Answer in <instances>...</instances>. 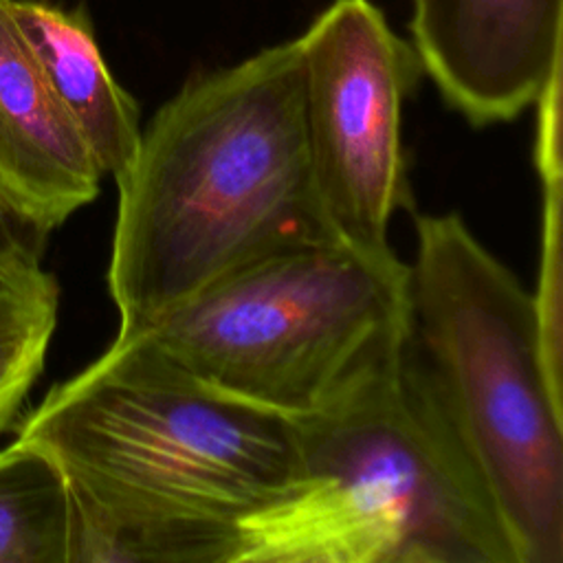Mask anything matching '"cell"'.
I'll return each mask as SVG.
<instances>
[{
    "label": "cell",
    "instance_id": "6da1fadb",
    "mask_svg": "<svg viewBox=\"0 0 563 563\" xmlns=\"http://www.w3.org/2000/svg\"><path fill=\"white\" fill-rule=\"evenodd\" d=\"M13 429L66 482L68 563H229L235 526L299 477L292 420L200 383L143 330Z\"/></svg>",
    "mask_w": 563,
    "mask_h": 563
},
{
    "label": "cell",
    "instance_id": "7a4b0ae2",
    "mask_svg": "<svg viewBox=\"0 0 563 563\" xmlns=\"http://www.w3.org/2000/svg\"><path fill=\"white\" fill-rule=\"evenodd\" d=\"M114 183L106 279L119 332L264 257L332 242L308 158L299 40L183 84Z\"/></svg>",
    "mask_w": 563,
    "mask_h": 563
},
{
    "label": "cell",
    "instance_id": "3957f363",
    "mask_svg": "<svg viewBox=\"0 0 563 563\" xmlns=\"http://www.w3.org/2000/svg\"><path fill=\"white\" fill-rule=\"evenodd\" d=\"M299 477L235 526L229 563H517L416 356L292 420Z\"/></svg>",
    "mask_w": 563,
    "mask_h": 563
},
{
    "label": "cell",
    "instance_id": "277c9868",
    "mask_svg": "<svg viewBox=\"0 0 563 563\" xmlns=\"http://www.w3.org/2000/svg\"><path fill=\"white\" fill-rule=\"evenodd\" d=\"M409 334L517 563H563L561 378L534 297L460 213H416Z\"/></svg>",
    "mask_w": 563,
    "mask_h": 563
},
{
    "label": "cell",
    "instance_id": "5b68a950",
    "mask_svg": "<svg viewBox=\"0 0 563 563\" xmlns=\"http://www.w3.org/2000/svg\"><path fill=\"white\" fill-rule=\"evenodd\" d=\"M200 383L301 420L409 341V264L319 242L264 257L143 328Z\"/></svg>",
    "mask_w": 563,
    "mask_h": 563
},
{
    "label": "cell",
    "instance_id": "8992f818",
    "mask_svg": "<svg viewBox=\"0 0 563 563\" xmlns=\"http://www.w3.org/2000/svg\"><path fill=\"white\" fill-rule=\"evenodd\" d=\"M312 185L332 240L385 253L409 205L402 106L416 51L372 0H334L297 37Z\"/></svg>",
    "mask_w": 563,
    "mask_h": 563
},
{
    "label": "cell",
    "instance_id": "52a82bcc",
    "mask_svg": "<svg viewBox=\"0 0 563 563\" xmlns=\"http://www.w3.org/2000/svg\"><path fill=\"white\" fill-rule=\"evenodd\" d=\"M420 70L471 125L517 119L563 66V0H411Z\"/></svg>",
    "mask_w": 563,
    "mask_h": 563
},
{
    "label": "cell",
    "instance_id": "ba28073f",
    "mask_svg": "<svg viewBox=\"0 0 563 563\" xmlns=\"http://www.w3.org/2000/svg\"><path fill=\"white\" fill-rule=\"evenodd\" d=\"M103 172L0 0V200L48 238L90 205Z\"/></svg>",
    "mask_w": 563,
    "mask_h": 563
},
{
    "label": "cell",
    "instance_id": "9c48e42d",
    "mask_svg": "<svg viewBox=\"0 0 563 563\" xmlns=\"http://www.w3.org/2000/svg\"><path fill=\"white\" fill-rule=\"evenodd\" d=\"M7 7L103 176L117 178L141 139L139 106L112 77L88 13L44 0H7Z\"/></svg>",
    "mask_w": 563,
    "mask_h": 563
},
{
    "label": "cell",
    "instance_id": "30bf717a",
    "mask_svg": "<svg viewBox=\"0 0 563 563\" xmlns=\"http://www.w3.org/2000/svg\"><path fill=\"white\" fill-rule=\"evenodd\" d=\"M59 282L29 249L0 251V435L15 427L44 372L59 317Z\"/></svg>",
    "mask_w": 563,
    "mask_h": 563
},
{
    "label": "cell",
    "instance_id": "8fae6325",
    "mask_svg": "<svg viewBox=\"0 0 563 563\" xmlns=\"http://www.w3.org/2000/svg\"><path fill=\"white\" fill-rule=\"evenodd\" d=\"M70 499L59 468L37 449H0V563H68Z\"/></svg>",
    "mask_w": 563,
    "mask_h": 563
},
{
    "label": "cell",
    "instance_id": "7c38bea8",
    "mask_svg": "<svg viewBox=\"0 0 563 563\" xmlns=\"http://www.w3.org/2000/svg\"><path fill=\"white\" fill-rule=\"evenodd\" d=\"M537 165L543 180L539 279L532 292L543 354L561 376V77L552 75L537 99Z\"/></svg>",
    "mask_w": 563,
    "mask_h": 563
},
{
    "label": "cell",
    "instance_id": "4fadbf2b",
    "mask_svg": "<svg viewBox=\"0 0 563 563\" xmlns=\"http://www.w3.org/2000/svg\"><path fill=\"white\" fill-rule=\"evenodd\" d=\"M46 235L26 227L2 200H0V251L9 249H29L44 253Z\"/></svg>",
    "mask_w": 563,
    "mask_h": 563
}]
</instances>
